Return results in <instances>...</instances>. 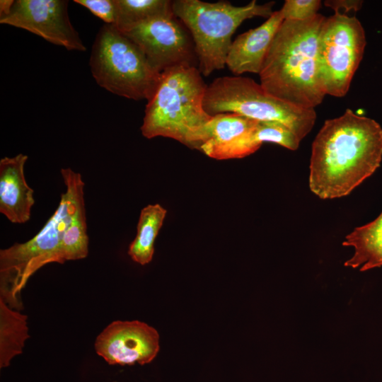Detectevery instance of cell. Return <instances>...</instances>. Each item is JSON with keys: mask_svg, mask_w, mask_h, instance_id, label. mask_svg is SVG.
Returning a JSON list of instances; mask_svg holds the SVG:
<instances>
[{"mask_svg": "<svg viewBox=\"0 0 382 382\" xmlns=\"http://www.w3.org/2000/svg\"><path fill=\"white\" fill-rule=\"evenodd\" d=\"M382 128L347 109L325 122L311 148L309 188L319 198L349 195L380 167Z\"/></svg>", "mask_w": 382, "mask_h": 382, "instance_id": "obj_1", "label": "cell"}, {"mask_svg": "<svg viewBox=\"0 0 382 382\" xmlns=\"http://www.w3.org/2000/svg\"><path fill=\"white\" fill-rule=\"evenodd\" d=\"M325 17L284 20L259 74L270 95L294 106L315 109L326 95L318 65V37Z\"/></svg>", "mask_w": 382, "mask_h": 382, "instance_id": "obj_2", "label": "cell"}, {"mask_svg": "<svg viewBox=\"0 0 382 382\" xmlns=\"http://www.w3.org/2000/svg\"><path fill=\"white\" fill-rule=\"evenodd\" d=\"M207 87L197 67L180 66L164 71L147 101L142 135L170 138L199 151L212 118L203 105Z\"/></svg>", "mask_w": 382, "mask_h": 382, "instance_id": "obj_3", "label": "cell"}, {"mask_svg": "<svg viewBox=\"0 0 382 382\" xmlns=\"http://www.w3.org/2000/svg\"><path fill=\"white\" fill-rule=\"evenodd\" d=\"M60 171L66 190L54 214L31 239L0 250V299L16 311L23 309L21 293L29 278L49 263L62 264L60 249L64 233L84 200L81 174L69 168Z\"/></svg>", "mask_w": 382, "mask_h": 382, "instance_id": "obj_4", "label": "cell"}, {"mask_svg": "<svg viewBox=\"0 0 382 382\" xmlns=\"http://www.w3.org/2000/svg\"><path fill=\"white\" fill-rule=\"evenodd\" d=\"M274 1L259 4L255 0L243 6L230 2L214 3L199 0H174L173 11L189 30L198 59V69L208 76L226 66L236 30L245 20L254 17L269 18Z\"/></svg>", "mask_w": 382, "mask_h": 382, "instance_id": "obj_5", "label": "cell"}, {"mask_svg": "<svg viewBox=\"0 0 382 382\" xmlns=\"http://www.w3.org/2000/svg\"><path fill=\"white\" fill-rule=\"evenodd\" d=\"M89 65L98 85L115 95L134 100L148 101L161 77L139 47L110 24H104L99 29Z\"/></svg>", "mask_w": 382, "mask_h": 382, "instance_id": "obj_6", "label": "cell"}, {"mask_svg": "<svg viewBox=\"0 0 382 382\" xmlns=\"http://www.w3.org/2000/svg\"><path fill=\"white\" fill-rule=\"evenodd\" d=\"M203 105L211 116L234 113L256 121L282 123L301 140L311 131L317 117L315 109L284 102L253 79L240 76L215 79L207 87Z\"/></svg>", "mask_w": 382, "mask_h": 382, "instance_id": "obj_7", "label": "cell"}, {"mask_svg": "<svg viewBox=\"0 0 382 382\" xmlns=\"http://www.w3.org/2000/svg\"><path fill=\"white\" fill-rule=\"evenodd\" d=\"M364 29L355 16L335 13L325 18L318 37L319 72L326 94L343 97L362 59Z\"/></svg>", "mask_w": 382, "mask_h": 382, "instance_id": "obj_8", "label": "cell"}, {"mask_svg": "<svg viewBox=\"0 0 382 382\" xmlns=\"http://www.w3.org/2000/svg\"><path fill=\"white\" fill-rule=\"evenodd\" d=\"M142 51L158 72L180 66L198 68L192 35L175 14L156 18L122 32Z\"/></svg>", "mask_w": 382, "mask_h": 382, "instance_id": "obj_9", "label": "cell"}, {"mask_svg": "<svg viewBox=\"0 0 382 382\" xmlns=\"http://www.w3.org/2000/svg\"><path fill=\"white\" fill-rule=\"evenodd\" d=\"M68 1L16 0L0 23L30 32L68 50H86L68 14Z\"/></svg>", "mask_w": 382, "mask_h": 382, "instance_id": "obj_10", "label": "cell"}, {"mask_svg": "<svg viewBox=\"0 0 382 382\" xmlns=\"http://www.w3.org/2000/svg\"><path fill=\"white\" fill-rule=\"evenodd\" d=\"M159 334L139 320H115L97 336L94 349L110 365H144L151 362L159 349Z\"/></svg>", "mask_w": 382, "mask_h": 382, "instance_id": "obj_11", "label": "cell"}, {"mask_svg": "<svg viewBox=\"0 0 382 382\" xmlns=\"http://www.w3.org/2000/svg\"><path fill=\"white\" fill-rule=\"evenodd\" d=\"M284 21L279 10L273 12L265 22L249 30L232 42L226 66L235 74H260L274 37Z\"/></svg>", "mask_w": 382, "mask_h": 382, "instance_id": "obj_12", "label": "cell"}, {"mask_svg": "<svg viewBox=\"0 0 382 382\" xmlns=\"http://www.w3.org/2000/svg\"><path fill=\"white\" fill-rule=\"evenodd\" d=\"M27 160L23 154L0 160V212L13 224L27 222L35 204L34 191L24 175Z\"/></svg>", "mask_w": 382, "mask_h": 382, "instance_id": "obj_13", "label": "cell"}, {"mask_svg": "<svg viewBox=\"0 0 382 382\" xmlns=\"http://www.w3.org/2000/svg\"><path fill=\"white\" fill-rule=\"evenodd\" d=\"M258 121L234 113L212 116L206 128V138L199 151L216 160H227L231 151Z\"/></svg>", "mask_w": 382, "mask_h": 382, "instance_id": "obj_14", "label": "cell"}, {"mask_svg": "<svg viewBox=\"0 0 382 382\" xmlns=\"http://www.w3.org/2000/svg\"><path fill=\"white\" fill-rule=\"evenodd\" d=\"M344 246L354 248L345 267L364 272L382 266V212L374 221L357 227L345 237Z\"/></svg>", "mask_w": 382, "mask_h": 382, "instance_id": "obj_15", "label": "cell"}, {"mask_svg": "<svg viewBox=\"0 0 382 382\" xmlns=\"http://www.w3.org/2000/svg\"><path fill=\"white\" fill-rule=\"evenodd\" d=\"M29 337L28 316L0 299V369L9 366L12 359L22 354Z\"/></svg>", "mask_w": 382, "mask_h": 382, "instance_id": "obj_16", "label": "cell"}, {"mask_svg": "<svg viewBox=\"0 0 382 382\" xmlns=\"http://www.w3.org/2000/svg\"><path fill=\"white\" fill-rule=\"evenodd\" d=\"M166 214L167 210L159 204H149L141 209L137 235L130 243L127 252L134 262L141 265L151 262L154 253V243Z\"/></svg>", "mask_w": 382, "mask_h": 382, "instance_id": "obj_17", "label": "cell"}, {"mask_svg": "<svg viewBox=\"0 0 382 382\" xmlns=\"http://www.w3.org/2000/svg\"><path fill=\"white\" fill-rule=\"evenodd\" d=\"M113 24L120 32L150 20L174 14L170 0H115Z\"/></svg>", "mask_w": 382, "mask_h": 382, "instance_id": "obj_18", "label": "cell"}, {"mask_svg": "<svg viewBox=\"0 0 382 382\" xmlns=\"http://www.w3.org/2000/svg\"><path fill=\"white\" fill-rule=\"evenodd\" d=\"M62 264L66 261L83 259L88 254V236L84 200L75 210L61 244Z\"/></svg>", "mask_w": 382, "mask_h": 382, "instance_id": "obj_19", "label": "cell"}, {"mask_svg": "<svg viewBox=\"0 0 382 382\" xmlns=\"http://www.w3.org/2000/svg\"><path fill=\"white\" fill-rule=\"evenodd\" d=\"M255 134L261 144L263 142H272L291 151L296 150L301 141L288 127L275 122L258 121L255 128Z\"/></svg>", "mask_w": 382, "mask_h": 382, "instance_id": "obj_20", "label": "cell"}, {"mask_svg": "<svg viewBox=\"0 0 382 382\" xmlns=\"http://www.w3.org/2000/svg\"><path fill=\"white\" fill-rule=\"evenodd\" d=\"M320 0H286L280 9L284 20L305 21L318 13Z\"/></svg>", "mask_w": 382, "mask_h": 382, "instance_id": "obj_21", "label": "cell"}, {"mask_svg": "<svg viewBox=\"0 0 382 382\" xmlns=\"http://www.w3.org/2000/svg\"><path fill=\"white\" fill-rule=\"evenodd\" d=\"M93 15L100 18L105 24L113 25L116 17L115 0H75Z\"/></svg>", "mask_w": 382, "mask_h": 382, "instance_id": "obj_22", "label": "cell"}, {"mask_svg": "<svg viewBox=\"0 0 382 382\" xmlns=\"http://www.w3.org/2000/svg\"><path fill=\"white\" fill-rule=\"evenodd\" d=\"M325 5L335 11V13L343 14L349 11H357L361 8L363 1L360 0H327Z\"/></svg>", "mask_w": 382, "mask_h": 382, "instance_id": "obj_23", "label": "cell"}, {"mask_svg": "<svg viewBox=\"0 0 382 382\" xmlns=\"http://www.w3.org/2000/svg\"><path fill=\"white\" fill-rule=\"evenodd\" d=\"M13 2V0L0 1V16H4L9 12Z\"/></svg>", "mask_w": 382, "mask_h": 382, "instance_id": "obj_24", "label": "cell"}]
</instances>
